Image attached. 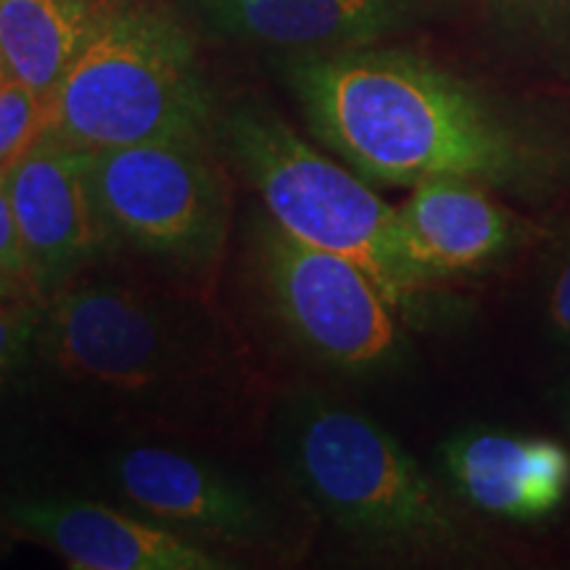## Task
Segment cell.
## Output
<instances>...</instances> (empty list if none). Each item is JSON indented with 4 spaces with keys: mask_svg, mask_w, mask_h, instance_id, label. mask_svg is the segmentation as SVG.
Segmentation results:
<instances>
[{
    "mask_svg": "<svg viewBox=\"0 0 570 570\" xmlns=\"http://www.w3.org/2000/svg\"><path fill=\"white\" fill-rule=\"evenodd\" d=\"M285 77L312 135L370 185L462 177L537 196L566 169L544 127L428 56L389 46L294 56Z\"/></svg>",
    "mask_w": 570,
    "mask_h": 570,
    "instance_id": "obj_1",
    "label": "cell"
},
{
    "mask_svg": "<svg viewBox=\"0 0 570 570\" xmlns=\"http://www.w3.org/2000/svg\"><path fill=\"white\" fill-rule=\"evenodd\" d=\"M202 312L80 273L46 298L35 352L61 381L127 407H167L223 381L230 356Z\"/></svg>",
    "mask_w": 570,
    "mask_h": 570,
    "instance_id": "obj_2",
    "label": "cell"
},
{
    "mask_svg": "<svg viewBox=\"0 0 570 570\" xmlns=\"http://www.w3.org/2000/svg\"><path fill=\"white\" fill-rule=\"evenodd\" d=\"M212 127L194 40L159 0H117L48 96L46 132L90 151L204 142Z\"/></svg>",
    "mask_w": 570,
    "mask_h": 570,
    "instance_id": "obj_3",
    "label": "cell"
},
{
    "mask_svg": "<svg viewBox=\"0 0 570 570\" xmlns=\"http://www.w3.org/2000/svg\"><path fill=\"white\" fill-rule=\"evenodd\" d=\"M223 140L283 233L352 259L399 315L420 312L436 281L412 259L399 206L383 202L365 177L306 142L265 106H235L223 119Z\"/></svg>",
    "mask_w": 570,
    "mask_h": 570,
    "instance_id": "obj_4",
    "label": "cell"
},
{
    "mask_svg": "<svg viewBox=\"0 0 570 570\" xmlns=\"http://www.w3.org/2000/svg\"><path fill=\"white\" fill-rule=\"evenodd\" d=\"M296 481L341 531L394 558H462L473 541L454 504L383 425L325 396L288 417Z\"/></svg>",
    "mask_w": 570,
    "mask_h": 570,
    "instance_id": "obj_5",
    "label": "cell"
},
{
    "mask_svg": "<svg viewBox=\"0 0 570 570\" xmlns=\"http://www.w3.org/2000/svg\"><path fill=\"white\" fill-rule=\"evenodd\" d=\"M90 194L106 240L177 273H204L230 230V185L204 142L90 151Z\"/></svg>",
    "mask_w": 570,
    "mask_h": 570,
    "instance_id": "obj_6",
    "label": "cell"
},
{
    "mask_svg": "<svg viewBox=\"0 0 570 570\" xmlns=\"http://www.w3.org/2000/svg\"><path fill=\"white\" fill-rule=\"evenodd\" d=\"M254 262L277 323L315 360L370 373L402 352L399 312L352 259L302 244L269 219L256 235Z\"/></svg>",
    "mask_w": 570,
    "mask_h": 570,
    "instance_id": "obj_7",
    "label": "cell"
},
{
    "mask_svg": "<svg viewBox=\"0 0 570 570\" xmlns=\"http://www.w3.org/2000/svg\"><path fill=\"white\" fill-rule=\"evenodd\" d=\"M88 173L90 148L71 146L51 132H42L3 167L21 248L42 302L85 273L109 244Z\"/></svg>",
    "mask_w": 570,
    "mask_h": 570,
    "instance_id": "obj_8",
    "label": "cell"
},
{
    "mask_svg": "<svg viewBox=\"0 0 570 570\" xmlns=\"http://www.w3.org/2000/svg\"><path fill=\"white\" fill-rule=\"evenodd\" d=\"M111 475L132 508L198 544L246 550L275 537L277 515L265 499L180 449L130 446L114 458Z\"/></svg>",
    "mask_w": 570,
    "mask_h": 570,
    "instance_id": "obj_9",
    "label": "cell"
},
{
    "mask_svg": "<svg viewBox=\"0 0 570 570\" xmlns=\"http://www.w3.org/2000/svg\"><path fill=\"white\" fill-rule=\"evenodd\" d=\"M209 30L225 38L320 56L381 46L423 24L449 0H188Z\"/></svg>",
    "mask_w": 570,
    "mask_h": 570,
    "instance_id": "obj_10",
    "label": "cell"
},
{
    "mask_svg": "<svg viewBox=\"0 0 570 570\" xmlns=\"http://www.w3.org/2000/svg\"><path fill=\"white\" fill-rule=\"evenodd\" d=\"M9 520L77 570H223L225 558L156 520L75 499H27Z\"/></svg>",
    "mask_w": 570,
    "mask_h": 570,
    "instance_id": "obj_11",
    "label": "cell"
},
{
    "mask_svg": "<svg viewBox=\"0 0 570 570\" xmlns=\"http://www.w3.org/2000/svg\"><path fill=\"white\" fill-rule=\"evenodd\" d=\"M441 465L460 502L508 523H541L570 494V452L547 436L468 428L444 441Z\"/></svg>",
    "mask_w": 570,
    "mask_h": 570,
    "instance_id": "obj_12",
    "label": "cell"
},
{
    "mask_svg": "<svg viewBox=\"0 0 570 570\" xmlns=\"http://www.w3.org/2000/svg\"><path fill=\"white\" fill-rule=\"evenodd\" d=\"M491 188L462 177H436L412 185L399 206L412 259L431 281L481 273L529 246L539 230Z\"/></svg>",
    "mask_w": 570,
    "mask_h": 570,
    "instance_id": "obj_13",
    "label": "cell"
},
{
    "mask_svg": "<svg viewBox=\"0 0 570 570\" xmlns=\"http://www.w3.org/2000/svg\"><path fill=\"white\" fill-rule=\"evenodd\" d=\"M117 0H0V56L11 80L51 96Z\"/></svg>",
    "mask_w": 570,
    "mask_h": 570,
    "instance_id": "obj_14",
    "label": "cell"
},
{
    "mask_svg": "<svg viewBox=\"0 0 570 570\" xmlns=\"http://www.w3.org/2000/svg\"><path fill=\"white\" fill-rule=\"evenodd\" d=\"M504 40L550 61L570 63V0H481Z\"/></svg>",
    "mask_w": 570,
    "mask_h": 570,
    "instance_id": "obj_15",
    "label": "cell"
},
{
    "mask_svg": "<svg viewBox=\"0 0 570 570\" xmlns=\"http://www.w3.org/2000/svg\"><path fill=\"white\" fill-rule=\"evenodd\" d=\"M48 127V98L17 80L0 85V169L21 156Z\"/></svg>",
    "mask_w": 570,
    "mask_h": 570,
    "instance_id": "obj_16",
    "label": "cell"
},
{
    "mask_svg": "<svg viewBox=\"0 0 570 570\" xmlns=\"http://www.w3.org/2000/svg\"><path fill=\"white\" fill-rule=\"evenodd\" d=\"M42 306L46 302L40 296L0 298V391L38 346Z\"/></svg>",
    "mask_w": 570,
    "mask_h": 570,
    "instance_id": "obj_17",
    "label": "cell"
},
{
    "mask_svg": "<svg viewBox=\"0 0 570 570\" xmlns=\"http://www.w3.org/2000/svg\"><path fill=\"white\" fill-rule=\"evenodd\" d=\"M541 320L558 346L570 348V223L554 238L541 275Z\"/></svg>",
    "mask_w": 570,
    "mask_h": 570,
    "instance_id": "obj_18",
    "label": "cell"
},
{
    "mask_svg": "<svg viewBox=\"0 0 570 570\" xmlns=\"http://www.w3.org/2000/svg\"><path fill=\"white\" fill-rule=\"evenodd\" d=\"M38 296L0 169V298Z\"/></svg>",
    "mask_w": 570,
    "mask_h": 570,
    "instance_id": "obj_19",
    "label": "cell"
},
{
    "mask_svg": "<svg viewBox=\"0 0 570 570\" xmlns=\"http://www.w3.org/2000/svg\"><path fill=\"white\" fill-rule=\"evenodd\" d=\"M6 80H9V71H6V61H3V56H0V85H3Z\"/></svg>",
    "mask_w": 570,
    "mask_h": 570,
    "instance_id": "obj_20",
    "label": "cell"
},
{
    "mask_svg": "<svg viewBox=\"0 0 570 570\" xmlns=\"http://www.w3.org/2000/svg\"><path fill=\"white\" fill-rule=\"evenodd\" d=\"M566 417H568V423H570V386L566 391Z\"/></svg>",
    "mask_w": 570,
    "mask_h": 570,
    "instance_id": "obj_21",
    "label": "cell"
}]
</instances>
